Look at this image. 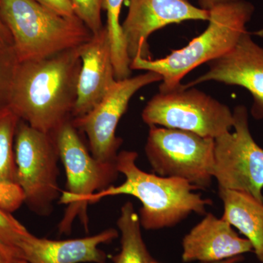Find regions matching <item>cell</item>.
<instances>
[{"mask_svg": "<svg viewBox=\"0 0 263 263\" xmlns=\"http://www.w3.org/2000/svg\"><path fill=\"white\" fill-rule=\"evenodd\" d=\"M80 46L18 62L8 108L21 120L53 134L72 119L81 67Z\"/></svg>", "mask_w": 263, "mask_h": 263, "instance_id": "6da1fadb", "label": "cell"}, {"mask_svg": "<svg viewBox=\"0 0 263 263\" xmlns=\"http://www.w3.org/2000/svg\"><path fill=\"white\" fill-rule=\"evenodd\" d=\"M138 155L134 151L123 150L118 154L116 165L125 181L91 195L89 204L117 195H130L141 202L140 222L147 230L173 228L190 214L203 215L212 205L210 199L195 193L198 188L185 180L163 177L142 171L136 164Z\"/></svg>", "mask_w": 263, "mask_h": 263, "instance_id": "7a4b0ae2", "label": "cell"}, {"mask_svg": "<svg viewBox=\"0 0 263 263\" xmlns=\"http://www.w3.org/2000/svg\"><path fill=\"white\" fill-rule=\"evenodd\" d=\"M254 6L245 0L219 5L209 10V26L187 46L175 50L159 60L136 57L131 70L152 71L162 76L159 91H167L181 84L183 77L204 63L222 56L234 47L254 14Z\"/></svg>", "mask_w": 263, "mask_h": 263, "instance_id": "3957f363", "label": "cell"}, {"mask_svg": "<svg viewBox=\"0 0 263 263\" xmlns=\"http://www.w3.org/2000/svg\"><path fill=\"white\" fill-rule=\"evenodd\" d=\"M0 18L11 34L19 62L79 47L93 35L77 17L58 14L35 0H0Z\"/></svg>", "mask_w": 263, "mask_h": 263, "instance_id": "277c9868", "label": "cell"}, {"mask_svg": "<svg viewBox=\"0 0 263 263\" xmlns=\"http://www.w3.org/2000/svg\"><path fill=\"white\" fill-rule=\"evenodd\" d=\"M53 135L67 176V190L60 197V203L67 205V209L59 224V232L60 234L70 233L77 216L88 231L89 197L110 186L120 174L116 162H100L88 152L72 119Z\"/></svg>", "mask_w": 263, "mask_h": 263, "instance_id": "5b68a950", "label": "cell"}, {"mask_svg": "<svg viewBox=\"0 0 263 263\" xmlns=\"http://www.w3.org/2000/svg\"><path fill=\"white\" fill-rule=\"evenodd\" d=\"M148 126L190 132L215 138L233 127L229 107L195 87L180 84L167 91H159L142 112Z\"/></svg>", "mask_w": 263, "mask_h": 263, "instance_id": "8992f818", "label": "cell"}, {"mask_svg": "<svg viewBox=\"0 0 263 263\" xmlns=\"http://www.w3.org/2000/svg\"><path fill=\"white\" fill-rule=\"evenodd\" d=\"M15 182L22 189L24 202L33 212L48 216L60 198L58 148L53 134L19 121L14 141Z\"/></svg>", "mask_w": 263, "mask_h": 263, "instance_id": "52a82bcc", "label": "cell"}, {"mask_svg": "<svg viewBox=\"0 0 263 263\" xmlns=\"http://www.w3.org/2000/svg\"><path fill=\"white\" fill-rule=\"evenodd\" d=\"M145 154L154 172L198 188L210 187L214 176V139L190 132L149 126Z\"/></svg>", "mask_w": 263, "mask_h": 263, "instance_id": "ba28073f", "label": "cell"}, {"mask_svg": "<svg viewBox=\"0 0 263 263\" xmlns=\"http://www.w3.org/2000/svg\"><path fill=\"white\" fill-rule=\"evenodd\" d=\"M234 132L214 139L213 176L219 189L243 192L263 203V148L256 143L243 105L233 111Z\"/></svg>", "mask_w": 263, "mask_h": 263, "instance_id": "9c48e42d", "label": "cell"}, {"mask_svg": "<svg viewBox=\"0 0 263 263\" xmlns=\"http://www.w3.org/2000/svg\"><path fill=\"white\" fill-rule=\"evenodd\" d=\"M162 76L152 71L117 81L102 101L83 117L72 119L76 129L89 140L92 157L104 163L116 162L123 140L116 136L121 118L127 111L132 98L148 85L162 81Z\"/></svg>", "mask_w": 263, "mask_h": 263, "instance_id": "30bf717a", "label": "cell"}, {"mask_svg": "<svg viewBox=\"0 0 263 263\" xmlns=\"http://www.w3.org/2000/svg\"><path fill=\"white\" fill-rule=\"evenodd\" d=\"M208 10L188 0H129V10L122 24L123 36L131 62L136 57L152 60L148 40L166 26L185 21H209Z\"/></svg>", "mask_w": 263, "mask_h": 263, "instance_id": "8fae6325", "label": "cell"}, {"mask_svg": "<svg viewBox=\"0 0 263 263\" xmlns=\"http://www.w3.org/2000/svg\"><path fill=\"white\" fill-rule=\"evenodd\" d=\"M209 70L186 87L216 81L245 88L252 97L250 113L256 120L263 119V48L254 42L250 33L242 34L234 47L208 63Z\"/></svg>", "mask_w": 263, "mask_h": 263, "instance_id": "7c38bea8", "label": "cell"}, {"mask_svg": "<svg viewBox=\"0 0 263 263\" xmlns=\"http://www.w3.org/2000/svg\"><path fill=\"white\" fill-rule=\"evenodd\" d=\"M81 67L72 119L86 115L117 83L106 27L80 46Z\"/></svg>", "mask_w": 263, "mask_h": 263, "instance_id": "4fadbf2b", "label": "cell"}, {"mask_svg": "<svg viewBox=\"0 0 263 263\" xmlns=\"http://www.w3.org/2000/svg\"><path fill=\"white\" fill-rule=\"evenodd\" d=\"M253 252L250 242L242 238L233 227L214 214H205L203 219L183 237V262H219Z\"/></svg>", "mask_w": 263, "mask_h": 263, "instance_id": "5bb4252c", "label": "cell"}, {"mask_svg": "<svg viewBox=\"0 0 263 263\" xmlns=\"http://www.w3.org/2000/svg\"><path fill=\"white\" fill-rule=\"evenodd\" d=\"M119 236L114 228L85 238L62 240L38 238L29 233L18 247L28 263H105L107 255L99 247Z\"/></svg>", "mask_w": 263, "mask_h": 263, "instance_id": "9a60e30c", "label": "cell"}, {"mask_svg": "<svg viewBox=\"0 0 263 263\" xmlns=\"http://www.w3.org/2000/svg\"><path fill=\"white\" fill-rule=\"evenodd\" d=\"M219 196L224 208L221 219L250 242L253 253L263 263V203L243 192L219 189Z\"/></svg>", "mask_w": 263, "mask_h": 263, "instance_id": "2e32d148", "label": "cell"}, {"mask_svg": "<svg viewBox=\"0 0 263 263\" xmlns=\"http://www.w3.org/2000/svg\"><path fill=\"white\" fill-rule=\"evenodd\" d=\"M117 224L121 233V251L112 257L114 263H152L155 260L143 240L139 216L131 202L121 208Z\"/></svg>", "mask_w": 263, "mask_h": 263, "instance_id": "e0dca14e", "label": "cell"}, {"mask_svg": "<svg viewBox=\"0 0 263 263\" xmlns=\"http://www.w3.org/2000/svg\"><path fill=\"white\" fill-rule=\"evenodd\" d=\"M124 0H103V10L107 13V24L110 45L112 60L117 81L131 77V60L128 57L125 42L120 24L121 9Z\"/></svg>", "mask_w": 263, "mask_h": 263, "instance_id": "ac0fdd59", "label": "cell"}, {"mask_svg": "<svg viewBox=\"0 0 263 263\" xmlns=\"http://www.w3.org/2000/svg\"><path fill=\"white\" fill-rule=\"evenodd\" d=\"M19 121L9 108L0 110V181H15L14 141Z\"/></svg>", "mask_w": 263, "mask_h": 263, "instance_id": "d6986e66", "label": "cell"}, {"mask_svg": "<svg viewBox=\"0 0 263 263\" xmlns=\"http://www.w3.org/2000/svg\"><path fill=\"white\" fill-rule=\"evenodd\" d=\"M18 62L13 46H0V110L8 108Z\"/></svg>", "mask_w": 263, "mask_h": 263, "instance_id": "ffe728a7", "label": "cell"}, {"mask_svg": "<svg viewBox=\"0 0 263 263\" xmlns=\"http://www.w3.org/2000/svg\"><path fill=\"white\" fill-rule=\"evenodd\" d=\"M74 13L93 34L104 28L101 12L103 0H70Z\"/></svg>", "mask_w": 263, "mask_h": 263, "instance_id": "44dd1931", "label": "cell"}, {"mask_svg": "<svg viewBox=\"0 0 263 263\" xmlns=\"http://www.w3.org/2000/svg\"><path fill=\"white\" fill-rule=\"evenodd\" d=\"M29 232L11 214L0 209V240L18 247L19 242L29 234Z\"/></svg>", "mask_w": 263, "mask_h": 263, "instance_id": "7402d4cb", "label": "cell"}, {"mask_svg": "<svg viewBox=\"0 0 263 263\" xmlns=\"http://www.w3.org/2000/svg\"><path fill=\"white\" fill-rule=\"evenodd\" d=\"M25 200L22 189L15 181H0V209L5 212H14Z\"/></svg>", "mask_w": 263, "mask_h": 263, "instance_id": "603a6c76", "label": "cell"}, {"mask_svg": "<svg viewBox=\"0 0 263 263\" xmlns=\"http://www.w3.org/2000/svg\"><path fill=\"white\" fill-rule=\"evenodd\" d=\"M27 262L18 247L0 240V263H23Z\"/></svg>", "mask_w": 263, "mask_h": 263, "instance_id": "cb8c5ba5", "label": "cell"}, {"mask_svg": "<svg viewBox=\"0 0 263 263\" xmlns=\"http://www.w3.org/2000/svg\"><path fill=\"white\" fill-rule=\"evenodd\" d=\"M35 1L63 16H76L70 0H35Z\"/></svg>", "mask_w": 263, "mask_h": 263, "instance_id": "d4e9b609", "label": "cell"}, {"mask_svg": "<svg viewBox=\"0 0 263 263\" xmlns=\"http://www.w3.org/2000/svg\"><path fill=\"white\" fill-rule=\"evenodd\" d=\"M238 1L239 0H197L200 8L208 11L219 5L230 4Z\"/></svg>", "mask_w": 263, "mask_h": 263, "instance_id": "484cf974", "label": "cell"}, {"mask_svg": "<svg viewBox=\"0 0 263 263\" xmlns=\"http://www.w3.org/2000/svg\"><path fill=\"white\" fill-rule=\"evenodd\" d=\"M0 46L11 47L13 46V39L11 34L0 18Z\"/></svg>", "mask_w": 263, "mask_h": 263, "instance_id": "4316f807", "label": "cell"}, {"mask_svg": "<svg viewBox=\"0 0 263 263\" xmlns=\"http://www.w3.org/2000/svg\"><path fill=\"white\" fill-rule=\"evenodd\" d=\"M243 256H238V257H233V258L226 259V260L219 261V262H209V263H240L243 261Z\"/></svg>", "mask_w": 263, "mask_h": 263, "instance_id": "83f0119b", "label": "cell"}, {"mask_svg": "<svg viewBox=\"0 0 263 263\" xmlns=\"http://www.w3.org/2000/svg\"><path fill=\"white\" fill-rule=\"evenodd\" d=\"M257 34H258V35H263V29H261V30L259 31Z\"/></svg>", "mask_w": 263, "mask_h": 263, "instance_id": "f1b7e54d", "label": "cell"}, {"mask_svg": "<svg viewBox=\"0 0 263 263\" xmlns=\"http://www.w3.org/2000/svg\"><path fill=\"white\" fill-rule=\"evenodd\" d=\"M152 263H160V262H157V261L155 260V261H154V262H152Z\"/></svg>", "mask_w": 263, "mask_h": 263, "instance_id": "f546056e", "label": "cell"}, {"mask_svg": "<svg viewBox=\"0 0 263 263\" xmlns=\"http://www.w3.org/2000/svg\"><path fill=\"white\" fill-rule=\"evenodd\" d=\"M23 263H28V262H23Z\"/></svg>", "mask_w": 263, "mask_h": 263, "instance_id": "4dcf8cb0", "label": "cell"}]
</instances>
